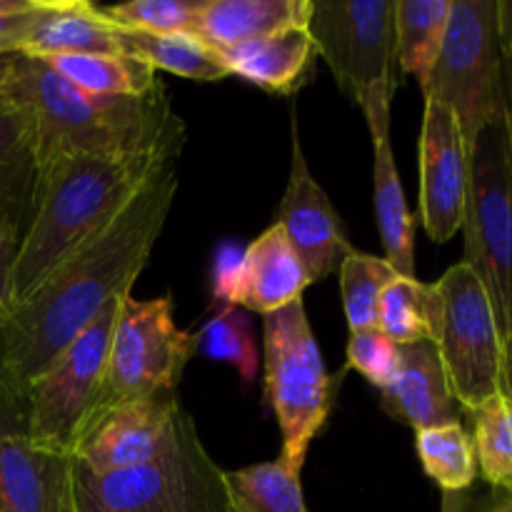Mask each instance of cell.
Segmentation results:
<instances>
[{"instance_id":"40","label":"cell","mask_w":512,"mask_h":512,"mask_svg":"<svg viewBox=\"0 0 512 512\" xmlns=\"http://www.w3.org/2000/svg\"><path fill=\"white\" fill-rule=\"evenodd\" d=\"M5 410H8V405H5V403H3V400H0V415H3V413H5Z\"/></svg>"},{"instance_id":"2","label":"cell","mask_w":512,"mask_h":512,"mask_svg":"<svg viewBox=\"0 0 512 512\" xmlns=\"http://www.w3.org/2000/svg\"><path fill=\"white\" fill-rule=\"evenodd\" d=\"M10 100L28 115L33 175L63 158H128L183 150L185 143V125L163 83L133 98L90 95L43 58L13 55Z\"/></svg>"},{"instance_id":"10","label":"cell","mask_w":512,"mask_h":512,"mask_svg":"<svg viewBox=\"0 0 512 512\" xmlns=\"http://www.w3.org/2000/svg\"><path fill=\"white\" fill-rule=\"evenodd\" d=\"M440 320L435 345L450 393L473 413L495 395H505V358L498 323L483 283L468 263H458L435 283Z\"/></svg>"},{"instance_id":"33","label":"cell","mask_w":512,"mask_h":512,"mask_svg":"<svg viewBox=\"0 0 512 512\" xmlns=\"http://www.w3.org/2000/svg\"><path fill=\"white\" fill-rule=\"evenodd\" d=\"M400 363V345L380 328L353 330L348 340V368H355L370 385L385 388Z\"/></svg>"},{"instance_id":"34","label":"cell","mask_w":512,"mask_h":512,"mask_svg":"<svg viewBox=\"0 0 512 512\" xmlns=\"http://www.w3.org/2000/svg\"><path fill=\"white\" fill-rule=\"evenodd\" d=\"M40 0H0V55L23 53Z\"/></svg>"},{"instance_id":"30","label":"cell","mask_w":512,"mask_h":512,"mask_svg":"<svg viewBox=\"0 0 512 512\" xmlns=\"http://www.w3.org/2000/svg\"><path fill=\"white\" fill-rule=\"evenodd\" d=\"M195 353L215 363L233 365L245 385L253 383L260 368V355L250 315L243 308L225 305L195 333Z\"/></svg>"},{"instance_id":"3","label":"cell","mask_w":512,"mask_h":512,"mask_svg":"<svg viewBox=\"0 0 512 512\" xmlns=\"http://www.w3.org/2000/svg\"><path fill=\"white\" fill-rule=\"evenodd\" d=\"M180 150L128 158H63L33 175L30 215L3 308L28 298L63 260L105 228Z\"/></svg>"},{"instance_id":"5","label":"cell","mask_w":512,"mask_h":512,"mask_svg":"<svg viewBox=\"0 0 512 512\" xmlns=\"http://www.w3.org/2000/svg\"><path fill=\"white\" fill-rule=\"evenodd\" d=\"M263 365L265 395L283 435L278 460L300 473L333 410L335 390L303 300L263 315Z\"/></svg>"},{"instance_id":"18","label":"cell","mask_w":512,"mask_h":512,"mask_svg":"<svg viewBox=\"0 0 512 512\" xmlns=\"http://www.w3.org/2000/svg\"><path fill=\"white\" fill-rule=\"evenodd\" d=\"M313 0H203L193 35L213 50L240 48L288 28H308Z\"/></svg>"},{"instance_id":"36","label":"cell","mask_w":512,"mask_h":512,"mask_svg":"<svg viewBox=\"0 0 512 512\" xmlns=\"http://www.w3.org/2000/svg\"><path fill=\"white\" fill-rule=\"evenodd\" d=\"M503 48V133L512 168V35H500Z\"/></svg>"},{"instance_id":"25","label":"cell","mask_w":512,"mask_h":512,"mask_svg":"<svg viewBox=\"0 0 512 512\" xmlns=\"http://www.w3.org/2000/svg\"><path fill=\"white\" fill-rule=\"evenodd\" d=\"M440 320L438 288L418 278H398L380 295L378 328L398 345L435 340Z\"/></svg>"},{"instance_id":"4","label":"cell","mask_w":512,"mask_h":512,"mask_svg":"<svg viewBox=\"0 0 512 512\" xmlns=\"http://www.w3.org/2000/svg\"><path fill=\"white\" fill-rule=\"evenodd\" d=\"M75 495L80 512H233L225 470L200 443L198 425L185 408L153 463L108 475L75 463Z\"/></svg>"},{"instance_id":"37","label":"cell","mask_w":512,"mask_h":512,"mask_svg":"<svg viewBox=\"0 0 512 512\" xmlns=\"http://www.w3.org/2000/svg\"><path fill=\"white\" fill-rule=\"evenodd\" d=\"M500 493V490H498ZM443 512H512V495L500 493L498 500H493L490 505L480 510H470L468 505L463 503V498H458V493H445V508Z\"/></svg>"},{"instance_id":"15","label":"cell","mask_w":512,"mask_h":512,"mask_svg":"<svg viewBox=\"0 0 512 512\" xmlns=\"http://www.w3.org/2000/svg\"><path fill=\"white\" fill-rule=\"evenodd\" d=\"M0 512H80L73 455L30 443L10 408L0 415Z\"/></svg>"},{"instance_id":"23","label":"cell","mask_w":512,"mask_h":512,"mask_svg":"<svg viewBox=\"0 0 512 512\" xmlns=\"http://www.w3.org/2000/svg\"><path fill=\"white\" fill-rule=\"evenodd\" d=\"M115 35L123 53L145 60L155 70H168L180 78L200 80V83H218L230 75L218 50L193 33L155 35L115 28Z\"/></svg>"},{"instance_id":"35","label":"cell","mask_w":512,"mask_h":512,"mask_svg":"<svg viewBox=\"0 0 512 512\" xmlns=\"http://www.w3.org/2000/svg\"><path fill=\"white\" fill-rule=\"evenodd\" d=\"M25 215L10 208L0 200V308L5 303V288H8V275L13 268L15 253H18L20 238H23Z\"/></svg>"},{"instance_id":"6","label":"cell","mask_w":512,"mask_h":512,"mask_svg":"<svg viewBox=\"0 0 512 512\" xmlns=\"http://www.w3.org/2000/svg\"><path fill=\"white\" fill-rule=\"evenodd\" d=\"M423 95L455 115L468 153L485 128L503 123L498 0H453L443 48Z\"/></svg>"},{"instance_id":"1","label":"cell","mask_w":512,"mask_h":512,"mask_svg":"<svg viewBox=\"0 0 512 512\" xmlns=\"http://www.w3.org/2000/svg\"><path fill=\"white\" fill-rule=\"evenodd\" d=\"M178 160L18 305L0 310V400L23 415L25 398L48 365L133 285L165 228L178 193Z\"/></svg>"},{"instance_id":"16","label":"cell","mask_w":512,"mask_h":512,"mask_svg":"<svg viewBox=\"0 0 512 512\" xmlns=\"http://www.w3.org/2000/svg\"><path fill=\"white\" fill-rule=\"evenodd\" d=\"M293 163L285 193L280 198L275 223L283 225L290 245L303 260L310 283H320L343 265L353 253L343 220L335 213L333 203L313 178L298 138V123L293 115Z\"/></svg>"},{"instance_id":"14","label":"cell","mask_w":512,"mask_h":512,"mask_svg":"<svg viewBox=\"0 0 512 512\" xmlns=\"http://www.w3.org/2000/svg\"><path fill=\"white\" fill-rule=\"evenodd\" d=\"M470 153L458 120L445 105L425 100L420 130V220L435 243H448L465 220Z\"/></svg>"},{"instance_id":"31","label":"cell","mask_w":512,"mask_h":512,"mask_svg":"<svg viewBox=\"0 0 512 512\" xmlns=\"http://www.w3.org/2000/svg\"><path fill=\"white\" fill-rule=\"evenodd\" d=\"M338 275L350 333L353 330L378 328L380 295L388 288V283L398 278L393 265L385 258H378V255L353 250L338 268Z\"/></svg>"},{"instance_id":"26","label":"cell","mask_w":512,"mask_h":512,"mask_svg":"<svg viewBox=\"0 0 512 512\" xmlns=\"http://www.w3.org/2000/svg\"><path fill=\"white\" fill-rule=\"evenodd\" d=\"M225 485L233 512H308L300 473L280 460L225 470Z\"/></svg>"},{"instance_id":"9","label":"cell","mask_w":512,"mask_h":512,"mask_svg":"<svg viewBox=\"0 0 512 512\" xmlns=\"http://www.w3.org/2000/svg\"><path fill=\"white\" fill-rule=\"evenodd\" d=\"M308 33L318 58L358 108L375 100L393 103L395 0H318L310 10Z\"/></svg>"},{"instance_id":"11","label":"cell","mask_w":512,"mask_h":512,"mask_svg":"<svg viewBox=\"0 0 512 512\" xmlns=\"http://www.w3.org/2000/svg\"><path fill=\"white\" fill-rule=\"evenodd\" d=\"M125 295L110 300L30 388L23 405V428L38 448L60 453L73 448L80 423L98 395Z\"/></svg>"},{"instance_id":"13","label":"cell","mask_w":512,"mask_h":512,"mask_svg":"<svg viewBox=\"0 0 512 512\" xmlns=\"http://www.w3.org/2000/svg\"><path fill=\"white\" fill-rule=\"evenodd\" d=\"M310 283L303 260L290 245L283 225L273 223L243 253H220L213 273V298L230 308L270 315L303 300Z\"/></svg>"},{"instance_id":"12","label":"cell","mask_w":512,"mask_h":512,"mask_svg":"<svg viewBox=\"0 0 512 512\" xmlns=\"http://www.w3.org/2000/svg\"><path fill=\"white\" fill-rule=\"evenodd\" d=\"M178 393L128 400L105 410L75 435L70 455L93 475L148 465L165 450L175 415L180 413Z\"/></svg>"},{"instance_id":"17","label":"cell","mask_w":512,"mask_h":512,"mask_svg":"<svg viewBox=\"0 0 512 512\" xmlns=\"http://www.w3.org/2000/svg\"><path fill=\"white\" fill-rule=\"evenodd\" d=\"M380 408L390 418L418 430L460 423V405L450 393L448 375L435 340L400 345L393 380L380 388Z\"/></svg>"},{"instance_id":"19","label":"cell","mask_w":512,"mask_h":512,"mask_svg":"<svg viewBox=\"0 0 512 512\" xmlns=\"http://www.w3.org/2000/svg\"><path fill=\"white\" fill-rule=\"evenodd\" d=\"M230 75L275 95H295L313 80L318 50L308 28H288L220 53Z\"/></svg>"},{"instance_id":"39","label":"cell","mask_w":512,"mask_h":512,"mask_svg":"<svg viewBox=\"0 0 512 512\" xmlns=\"http://www.w3.org/2000/svg\"><path fill=\"white\" fill-rule=\"evenodd\" d=\"M505 395H510V398H512V378L508 380V383H505Z\"/></svg>"},{"instance_id":"28","label":"cell","mask_w":512,"mask_h":512,"mask_svg":"<svg viewBox=\"0 0 512 512\" xmlns=\"http://www.w3.org/2000/svg\"><path fill=\"white\" fill-rule=\"evenodd\" d=\"M478 473L500 493L512 495V398L495 395L470 413Z\"/></svg>"},{"instance_id":"24","label":"cell","mask_w":512,"mask_h":512,"mask_svg":"<svg viewBox=\"0 0 512 512\" xmlns=\"http://www.w3.org/2000/svg\"><path fill=\"white\" fill-rule=\"evenodd\" d=\"M453 0H395V58L425 88L443 48Z\"/></svg>"},{"instance_id":"22","label":"cell","mask_w":512,"mask_h":512,"mask_svg":"<svg viewBox=\"0 0 512 512\" xmlns=\"http://www.w3.org/2000/svg\"><path fill=\"white\" fill-rule=\"evenodd\" d=\"M70 85L90 95L133 98L158 88V70L128 53H83L43 58Z\"/></svg>"},{"instance_id":"38","label":"cell","mask_w":512,"mask_h":512,"mask_svg":"<svg viewBox=\"0 0 512 512\" xmlns=\"http://www.w3.org/2000/svg\"><path fill=\"white\" fill-rule=\"evenodd\" d=\"M10 73H13V55H0V108L10 105Z\"/></svg>"},{"instance_id":"21","label":"cell","mask_w":512,"mask_h":512,"mask_svg":"<svg viewBox=\"0 0 512 512\" xmlns=\"http://www.w3.org/2000/svg\"><path fill=\"white\" fill-rule=\"evenodd\" d=\"M373 195L375 215H378L380 240L385 248V260L403 278H415V218L405 200L395 165L390 128H373Z\"/></svg>"},{"instance_id":"29","label":"cell","mask_w":512,"mask_h":512,"mask_svg":"<svg viewBox=\"0 0 512 512\" xmlns=\"http://www.w3.org/2000/svg\"><path fill=\"white\" fill-rule=\"evenodd\" d=\"M33 193V145L25 110L10 100L0 108V200L18 213L30 215Z\"/></svg>"},{"instance_id":"8","label":"cell","mask_w":512,"mask_h":512,"mask_svg":"<svg viewBox=\"0 0 512 512\" xmlns=\"http://www.w3.org/2000/svg\"><path fill=\"white\" fill-rule=\"evenodd\" d=\"M193 355L195 335L175 325L170 295L153 300H135L133 293L125 295L98 395L80 428L128 400L175 393Z\"/></svg>"},{"instance_id":"27","label":"cell","mask_w":512,"mask_h":512,"mask_svg":"<svg viewBox=\"0 0 512 512\" xmlns=\"http://www.w3.org/2000/svg\"><path fill=\"white\" fill-rule=\"evenodd\" d=\"M415 448L428 478L435 480L445 493H465L478 480L475 445L463 423L418 430Z\"/></svg>"},{"instance_id":"7","label":"cell","mask_w":512,"mask_h":512,"mask_svg":"<svg viewBox=\"0 0 512 512\" xmlns=\"http://www.w3.org/2000/svg\"><path fill=\"white\" fill-rule=\"evenodd\" d=\"M465 263L483 283L498 323L505 383L512 378V168L503 123L490 125L470 153Z\"/></svg>"},{"instance_id":"20","label":"cell","mask_w":512,"mask_h":512,"mask_svg":"<svg viewBox=\"0 0 512 512\" xmlns=\"http://www.w3.org/2000/svg\"><path fill=\"white\" fill-rule=\"evenodd\" d=\"M83 53H123L115 25L98 5L83 0H40L23 53L33 58Z\"/></svg>"},{"instance_id":"32","label":"cell","mask_w":512,"mask_h":512,"mask_svg":"<svg viewBox=\"0 0 512 512\" xmlns=\"http://www.w3.org/2000/svg\"><path fill=\"white\" fill-rule=\"evenodd\" d=\"M203 0H130V3L103 5L100 13L123 30L138 33H193L195 15Z\"/></svg>"}]
</instances>
